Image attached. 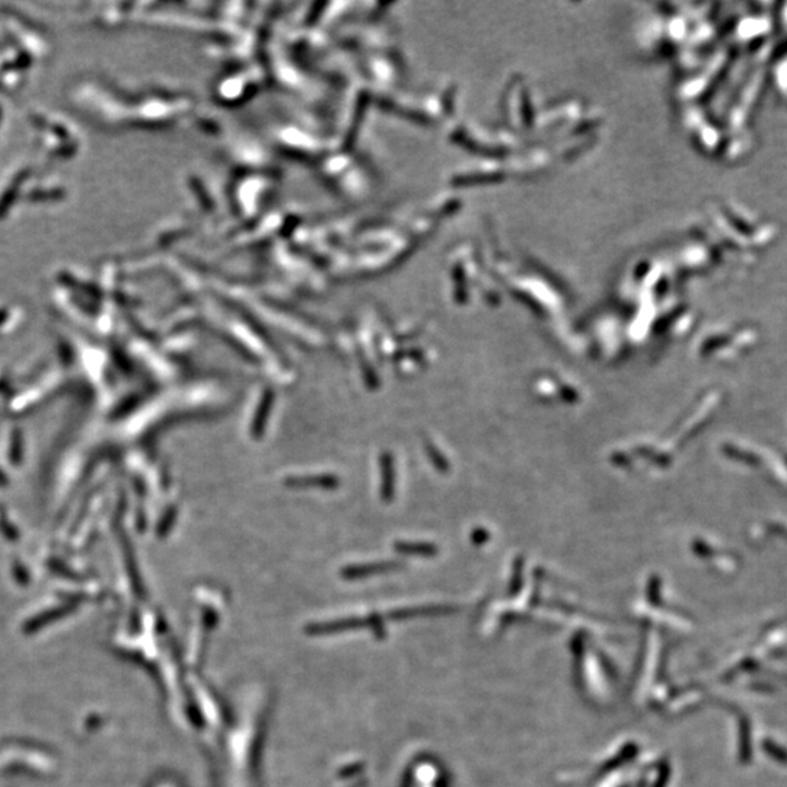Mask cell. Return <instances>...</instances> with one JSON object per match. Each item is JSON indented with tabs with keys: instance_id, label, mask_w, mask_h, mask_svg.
<instances>
[{
	"instance_id": "6da1fadb",
	"label": "cell",
	"mask_w": 787,
	"mask_h": 787,
	"mask_svg": "<svg viewBox=\"0 0 787 787\" xmlns=\"http://www.w3.org/2000/svg\"><path fill=\"white\" fill-rule=\"evenodd\" d=\"M309 479H311V480L306 481V480L302 477V479H298V480L290 481V484H293V486H309V484H311V486H313V484H315V486H328V484H330L328 477H309Z\"/></svg>"
}]
</instances>
